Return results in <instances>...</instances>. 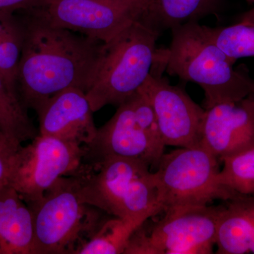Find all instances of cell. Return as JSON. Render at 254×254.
Returning <instances> with one entry per match:
<instances>
[{
    "instance_id": "obj_1",
    "label": "cell",
    "mask_w": 254,
    "mask_h": 254,
    "mask_svg": "<svg viewBox=\"0 0 254 254\" xmlns=\"http://www.w3.org/2000/svg\"><path fill=\"white\" fill-rule=\"evenodd\" d=\"M23 42L16 91L27 109L37 111L57 93L69 88L88 91L103 42L53 26L35 10L17 11Z\"/></svg>"
},
{
    "instance_id": "obj_2",
    "label": "cell",
    "mask_w": 254,
    "mask_h": 254,
    "mask_svg": "<svg viewBox=\"0 0 254 254\" xmlns=\"http://www.w3.org/2000/svg\"><path fill=\"white\" fill-rule=\"evenodd\" d=\"M167 49L157 50L154 66L170 76L196 83L204 91V109L250 95L252 78L208 36L205 26L190 22L173 28Z\"/></svg>"
},
{
    "instance_id": "obj_3",
    "label": "cell",
    "mask_w": 254,
    "mask_h": 254,
    "mask_svg": "<svg viewBox=\"0 0 254 254\" xmlns=\"http://www.w3.org/2000/svg\"><path fill=\"white\" fill-rule=\"evenodd\" d=\"M83 200L113 217L147 220L162 213L154 173L139 160L83 161L72 174Z\"/></svg>"
},
{
    "instance_id": "obj_4",
    "label": "cell",
    "mask_w": 254,
    "mask_h": 254,
    "mask_svg": "<svg viewBox=\"0 0 254 254\" xmlns=\"http://www.w3.org/2000/svg\"><path fill=\"white\" fill-rule=\"evenodd\" d=\"M160 35L136 21L103 43L86 96L93 111L119 106L138 91L148 77L156 57Z\"/></svg>"
},
{
    "instance_id": "obj_5",
    "label": "cell",
    "mask_w": 254,
    "mask_h": 254,
    "mask_svg": "<svg viewBox=\"0 0 254 254\" xmlns=\"http://www.w3.org/2000/svg\"><path fill=\"white\" fill-rule=\"evenodd\" d=\"M28 206L37 254H78L107 219L106 213L83 200L72 175L61 177L41 200Z\"/></svg>"
},
{
    "instance_id": "obj_6",
    "label": "cell",
    "mask_w": 254,
    "mask_h": 254,
    "mask_svg": "<svg viewBox=\"0 0 254 254\" xmlns=\"http://www.w3.org/2000/svg\"><path fill=\"white\" fill-rule=\"evenodd\" d=\"M219 163L199 145L165 153L153 172L162 212L200 208L238 194L220 182Z\"/></svg>"
},
{
    "instance_id": "obj_7",
    "label": "cell",
    "mask_w": 254,
    "mask_h": 254,
    "mask_svg": "<svg viewBox=\"0 0 254 254\" xmlns=\"http://www.w3.org/2000/svg\"><path fill=\"white\" fill-rule=\"evenodd\" d=\"M220 205H206L176 213L133 232L124 254L213 253Z\"/></svg>"
},
{
    "instance_id": "obj_8",
    "label": "cell",
    "mask_w": 254,
    "mask_h": 254,
    "mask_svg": "<svg viewBox=\"0 0 254 254\" xmlns=\"http://www.w3.org/2000/svg\"><path fill=\"white\" fill-rule=\"evenodd\" d=\"M85 153V145L39 133L15 152L8 184L28 205L36 203L61 177L78 170Z\"/></svg>"
},
{
    "instance_id": "obj_9",
    "label": "cell",
    "mask_w": 254,
    "mask_h": 254,
    "mask_svg": "<svg viewBox=\"0 0 254 254\" xmlns=\"http://www.w3.org/2000/svg\"><path fill=\"white\" fill-rule=\"evenodd\" d=\"M33 9L53 26L107 43L140 21L146 5L120 0H46Z\"/></svg>"
},
{
    "instance_id": "obj_10",
    "label": "cell",
    "mask_w": 254,
    "mask_h": 254,
    "mask_svg": "<svg viewBox=\"0 0 254 254\" xmlns=\"http://www.w3.org/2000/svg\"><path fill=\"white\" fill-rule=\"evenodd\" d=\"M138 90L154 110L165 145L190 148L199 145L205 110L186 92L153 70Z\"/></svg>"
},
{
    "instance_id": "obj_11",
    "label": "cell",
    "mask_w": 254,
    "mask_h": 254,
    "mask_svg": "<svg viewBox=\"0 0 254 254\" xmlns=\"http://www.w3.org/2000/svg\"><path fill=\"white\" fill-rule=\"evenodd\" d=\"M129 98L119 105L108 123L98 128L93 141L85 145L83 161L124 158L141 160L155 168L158 166L166 145L153 138L141 126Z\"/></svg>"
},
{
    "instance_id": "obj_12",
    "label": "cell",
    "mask_w": 254,
    "mask_h": 254,
    "mask_svg": "<svg viewBox=\"0 0 254 254\" xmlns=\"http://www.w3.org/2000/svg\"><path fill=\"white\" fill-rule=\"evenodd\" d=\"M200 146L222 161L254 148V99L251 95L205 110Z\"/></svg>"
},
{
    "instance_id": "obj_13",
    "label": "cell",
    "mask_w": 254,
    "mask_h": 254,
    "mask_svg": "<svg viewBox=\"0 0 254 254\" xmlns=\"http://www.w3.org/2000/svg\"><path fill=\"white\" fill-rule=\"evenodd\" d=\"M93 113L84 91L67 88L51 97L37 110L38 131L40 134L87 145L98 131Z\"/></svg>"
},
{
    "instance_id": "obj_14",
    "label": "cell",
    "mask_w": 254,
    "mask_h": 254,
    "mask_svg": "<svg viewBox=\"0 0 254 254\" xmlns=\"http://www.w3.org/2000/svg\"><path fill=\"white\" fill-rule=\"evenodd\" d=\"M0 254H37L31 208L9 184L0 189Z\"/></svg>"
},
{
    "instance_id": "obj_15",
    "label": "cell",
    "mask_w": 254,
    "mask_h": 254,
    "mask_svg": "<svg viewBox=\"0 0 254 254\" xmlns=\"http://www.w3.org/2000/svg\"><path fill=\"white\" fill-rule=\"evenodd\" d=\"M220 205L216 254H254V195L238 193Z\"/></svg>"
},
{
    "instance_id": "obj_16",
    "label": "cell",
    "mask_w": 254,
    "mask_h": 254,
    "mask_svg": "<svg viewBox=\"0 0 254 254\" xmlns=\"http://www.w3.org/2000/svg\"><path fill=\"white\" fill-rule=\"evenodd\" d=\"M223 4V0H150L140 21L161 36L185 23L218 16Z\"/></svg>"
},
{
    "instance_id": "obj_17",
    "label": "cell",
    "mask_w": 254,
    "mask_h": 254,
    "mask_svg": "<svg viewBox=\"0 0 254 254\" xmlns=\"http://www.w3.org/2000/svg\"><path fill=\"white\" fill-rule=\"evenodd\" d=\"M0 132L9 140L22 144L39 134L17 93L0 78Z\"/></svg>"
},
{
    "instance_id": "obj_18",
    "label": "cell",
    "mask_w": 254,
    "mask_h": 254,
    "mask_svg": "<svg viewBox=\"0 0 254 254\" xmlns=\"http://www.w3.org/2000/svg\"><path fill=\"white\" fill-rule=\"evenodd\" d=\"M145 221L143 219L107 218L78 254H124L133 232Z\"/></svg>"
},
{
    "instance_id": "obj_19",
    "label": "cell",
    "mask_w": 254,
    "mask_h": 254,
    "mask_svg": "<svg viewBox=\"0 0 254 254\" xmlns=\"http://www.w3.org/2000/svg\"><path fill=\"white\" fill-rule=\"evenodd\" d=\"M23 42L22 23L14 13L10 16L0 36V78L10 90L16 93V77Z\"/></svg>"
},
{
    "instance_id": "obj_20",
    "label": "cell",
    "mask_w": 254,
    "mask_h": 254,
    "mask_svg": "<svg viewBox=\"0 0 254 254\" xmlns=\"http://www.w3.org/2000/svg\"><path fill=\"white\" fill-rule=\"evenodd\" d=\"M208 36L232 59L254 57V25L239 22L227 27L205 26Z\"/></svg>"
},
{
    "instance_id": "obj_21",
    "label": "cell",
    "mask_w": 254,
    "mask_h": 254,
    "mask_svg": "<svg viewBox=\"0 0 254 254\" xmlns=\"http://www.w3.org/2000/svg\"><path fill=\"white\" fill-rule=\"evenodd\" d=\"M220 180L241 194L254 195V148L222 160Z\"/></svg>"
},
{
    "instance_id": "obj_22",
    "label": "cell",
    "mask_w": 254,
    "mask_h": 254,
    "mask_svg": "<svg viewBox=\"0 0 254 254\" xmlns=\"http://www.w3.org/2000/svg\"><path fill=\"white\" fill-rule=\"evenodd\" d=\"M21 145L11 141L0 132V189L9 183L13 157Z\"/></svg>"
},
{
    "instance_id": "obj_23",
    "label": "cell",
    "mask_w": 254,
    "mask_h": 254,
    "mask_svg": "<svg viewBox=\"0 0 254 254\" xmlns=\"http://www.w3.org/2000/svg\"><path fill=\"white\" fill-rule=\"evenodd\" d=\"M46 0H0V12L16 13L41 6Z\"/></svg>"
},
{
    "instance_id": "obj_24",
    "label": "cell",
    "mask_w": 254,
    "mask_h": 254,
    "mask_svg": "<svg viewBox=\"0 0 254 254\" xmlns=\"http://www.w3.org/2000/svg\"><path fill=\"white\" fill-rule=\"evenodd\" d=\"M240 23L254 25V7L240 16Z\"/></svg>"
},
{
    "instance_id": "obj_25",
    "label": "cell",
    "mask_w": 254,
    "mask_h": 254,
    "mask_svg": "<svg viewBox=\"0 0 254 254\" xmlns=\"http://www.w3.org/2000/svg\"><path fill=\"white\" fill-rule=\"evenodd\" d=\"M13 14H14V13L0 12V36L2 34L5 26H6V23H7L10 16Z\"/></svg>"
},
{
    "instance_id": "obj_26",
    "label": "cell",
    "mask_w": 254,
    "mask_h": 254,
    "mask_svg": "<svg viewBox=\"0 0 254 254\" xmlns=\"http://www.w3.org/2000/svg\"><path fill=\"white\" fill-rule=\"evenodd\" d=\"M120 1H137V2H141L143 3L146 5V9L148 7V4H149L150 0H120Z\"/></svg>"
},
{
    "instance_id": "obj_27",
    "label": "cell",
    "mask_w": 254,
    "mask_h": 254,
    "mask_svg": "<svg viewBox=\"0 0 254 254\" xmlns=\"http://www.w3.org/2000/svg\"><path fill=\"white\" fill-rule=\"evenodd\" d=\"M250 95L254 99V79H252V86H251V92H250Z\"/></svg>"
},
{
    "instance_id": "obj_28",
    "label": "cell",
    "mask_w": 254,
    "mask_h": 254,
    "mask_svg": "<svg viewBox=\"0 0 254 254\" xmlns=\"http://www.w3.org/2000/svg\"><path fill=\"white\" fill-rule=\"evenodd\" d=\"M247 1L250 3H254V0H247Z\"/></svg>"
}]
</instances>
